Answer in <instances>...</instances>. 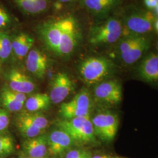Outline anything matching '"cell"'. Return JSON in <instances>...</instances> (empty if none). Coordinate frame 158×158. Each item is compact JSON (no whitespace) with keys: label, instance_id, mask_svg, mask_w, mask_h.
I'll use <instances>...</instances> for the list:
<instances>
[{"label":"cell","instance_id":"1","mask_svg":"<svg viewBox=\"0 0 158 158\" xmlns=\"http://www.w3.org/2000/svg\"><path fill=\"white\" fill-rule=\"evenodd\" d=\"M40 37L47 49L62 58L72 56L83 39L79 20L72 15H66L41 24Z\"/></svg>","mask_w":158,"mask_h":158},{"label":"cell","instance_id":"2","mask_svg":"<svg viewBox=\"0 0 158 158\" xmlns=\"http://www.w3.org/2000/svg\"><path fill=\"white\" fill-rule=\"evenodd\" d=\"M77 69L81 80L85 85L90 86L110 77L114 72L115 65L106 57H87L80 62Z\"/></svg>","mask_w":158,"mask_h":158},{"label":"cell","instance_id":"3","mask_svg":"<svg viewBox=\"0 0 158 158\" xmlns=\"http://www.w3.org/2000/svg\"><path fill=\"white\" fill-rule=\"evenodd\" d=\"M57 127L66 132L76 145H96L97 143L90 117H81L57 121Z\"/></svg>","mask_w":158,"mask_h":158},{"label":"cell","instance_id":"4","mask_svg":"<svg viewBox=\"0 0 158 158\" xmlns=\"http://www.w3.org/2000/svg\"><path fill=\"white\" fill-rule=\"evenodd\" d=\"M151 46V40L146 35H128L117 42L116 52L125 65L138 62Z\"/></svg>","mask_w":158,"mask_h":158},{"label":"cell","instance_id":"5","mask_svg":"<svg viewBox=\"0 0 158 158\" xmlns=\"http://www.w3.org/2000/svg\"><path fill=\"white\" fill-rule=\"evenodd\" d=\"M123 36L122 21L116 18H109L91 27L88 40L91 45H106L117 43Z\"/></svg>","mask_w":158,"mask_h":158},{"label":"cell","instance_id":"6","mask_svg":"<svg viewBox=\"0 0 158 158\" xmlns=\"http://www.w3.org/2000/svg\"><path fill=\"white\" fill-rule=\"evenodd\" d=\"M155 17L149 10L135 9L128 12L121 20L124 27V36L146 35L152 31Z\"/></svg>","mask_w":158,"mask_h":158},{"label":"cell","instance_id":"7","mask_svg":"<svg viewBox=\"0 0 158 158\" xmlns=\"http://www.w3.org/2000/svg\"><path fill=\"white\" fill-rule=\"evenodd\" d=\"M93 102L90 92L83 87L70 101L63 102L59 108V115L63 119L90 117Z\"/></svg>","mask_w":158,"mask_h":158},{"label":"cell","instance_id":"8","mask_svg":"<svg viewBox=\"0 0 158 158\" xmlns=\"http://www.w3.org/2000/svg\"><path fill=\"white\" fill-rule=\"evenodd\" d=\"M91 120L96 137L108 143L114 140L119 127V118L117 114L102 109Z\"/></svg>","mask_w":158,"mask_h":158},{"label":"cell","instance_id":"9","mask_svg":"<svg viewBox=\"0 0 158 158\" xmlns=\"http://www.w3.org/2000/svg\"><path fill=\"white\" fill-rule=\"evenodd\" d=\"M93 100L106 107L118 106L123 100L122 85L116 80H106L95 85Z\"/></svg>","mask_w":158,"mask_h":158},{"label":"cell","instance_id":"10","mask_svg":"<svg viewBox=\"0 0 158 158\" xmlns=\"http://www.w3.org/2000/svg\"><path fill=\"white\" fill-rule=\"evenodd\" d=\"M48 156L62 158L76 145L73 139L64 131L57 128L47 135Z\"/></svg>","mask_w":158,"mask_h":158},{"label":"cell","instance_id":"11","mask_svg":"<svg viewBox=\"0 0 158 158\" xmlns=\"http://www.w3.org/2000/svg\"><path fill=\"white\" fill-rule=\"evenodd\" d=\"M74 89V83L69 74L65 72L56 74L51 81L49 96L51 102L59 104L67 98Z\"/></svg>","mask_w":158,"mask_h":158},{"label":"cell","instance_id":"12","mask_svg":"<svg viewBox=\"0 0 158 158\" xmlns=\"http://www.w3.org/2000/svg\"><path fill=\"white\" fill-rule=\"evenodd\" d=\"M26 59V68L35 77L43 79L49 67V60L43 52L34 48L29 52Z\"/></svg>","mask_w":158,"mask_h":158},{"label":"cell","instance_id":"13","mask_svg":"<svg viewBox=\"0 0 158 158\" xmlns=\"http://www.w3.org/2000/svg\"><path fill=\"white\" fill-rule=\"evenodd\" d=\"M6 80L8 87L11 90L27 94L35 90L36 85L32 79L16 69L10 70L6 75Z\"/></svg>","mask_w":158,"mask_h":158},{"label":"cell","instance_id":"14","mask_svg":"<svg viewBox=\"0 0 158 158\" xmlns=\"http://www.w3.org/2000/svg\"><path fill=\"white\" fill-rule=\"evenodd\" d=\"M23 155L34 158H46L48 156L47 135L25 139L22 144Z\"/></svg>","mask_w":158,"mask_h":158},{"label":"cell","instance_id":"15","mask_svg":"<svg viewBox=\"0 0 158 158\" xmlns=\"http://www.w3.org/2000/svg\"><path fill=\"white\" fill-rule=\"evenodd\" d=\"M140 78L148 83H154L158 80V55L150 53L140 63L138 69Z\"/></svg>","mask_w":158,"mask_h":158},{"label":"cell","instance_id":"16","mask_svg":"<svg viewBox=\"0 0 158 158\" xmlns=\"http://www.w3.org/2000/svg\"><path fill=\"white\" fill-rule=\"evenodd\" d=\"M35 40L31 35L26 33H20L11 40L12 52L19 60H23L32 49Z\"/></svg>","mask_w":158,"mask_h":158},{"label":"cell","instance_id":"17","mask_svg":"<svg viewBox=\"0 0 158 158\" xmlns=\"http://www.w3.org/2000/svg\"><path fill=\"white\" fill-rule=\"evenodd\" d=\"M15 124L20 134L25 139L34 138L44 134L42 130L34 125L27 116L25 113H21L17 115Z\"/></svg>","mask_w":158,"mask_h":158},{"label":"cell","instance_id":"18","mask_svg":"<svg viewBox=\"0 0 158 158\" xmlns=\"http://www.w3.org/2000/svg\"><path fill=\"white\" fill-rule=\"evenodd\" d=\"M51 99L46 93H36L29 96L25 102L27 112L37 113L48 110L51 104Z\"/></svg>","mask_w":158,"mask_h":158},{"label":"cell","instance_id":"19","mask_svg":"<svg viewBox=\"0 0 158 158\" xmlns=\"http://www.w3.org/2000/svg\"><path fill=\"white\" fill-rule=\"evenodd\" d=\"M18 7L28 15H38L45 11L49 0H14Z\"/></svg>","mask_w":158,"mask_h":158},{"label":"cell","instance_id":"20","mask_svg":"<svg viewBox=\"0 0 158 158\" xmlns=\"http://www.w3.org/2000/svg\"><path fill=\"white\" fill-rule=\"evenodd\" d=\"M0 102L6 111L19 112L23 110L24 104L19 102L12 95L8 87H4L1 91Z\"/></svg>","mask_w":158,"mask_h":158},{"label":"cell","instance_id":"21","mask_svg":"<svg viewBox=\"0 0 158 158\" xmlns=\"http://www.w3.org/2000/svg\"><path fill=\"white\" fill-rule=\"evenodd\" d=\"M81 2L87 10L97 17L106 16L113 8L102 0H81Z\"/></svg>","mask_w":158,"mask_h":158},{"label":"cell","instance_id":"22","mask_svg":"<svg viewBox=\"0 0 158 158\" xmlns=\"http://www.w3.org/2000/svg\"><path fill=\"white\" fill-rule=\"evenodd\" d=\"M15 151V142L11 136L5 132L0 134V158L8 157Z\"/></svg>","mask_w":158,"mask_h":158},{"label":"cell","instance_id":"23","mask_svg":"<svg viewBox=\"0 0 158 158\" xmlns=\"http://www.w3.org/2000/svg\"><path fill=\"white\" fill-rule=\"evenodd\" d=\"M11 53V40L7 34L0 32V59L6 60Z\"/></svg>","mask_w":158,"mask_h":158},{"label":"cell","instance_id":"24","mask_svg":"<svg viewBox=\"0 0 158 158\" xmlns=\"http://www.w3.org/2000/svg\"><path fill=\"white\" fill-rule=\"evenodd\" d=\"M27 116L30 119V120L34 123V125L37 127L43 132L49 126L50 122L45 116L40 112L37 113H29L25 112Z\"/></svg>","mask_w":158,"mask_h":158},{"label":"cell","instance_id":"25","mask_svg":"<svg viewBox=\"0 0 158 158\" xmlns=\"http://www.w3.org/2000/svg\"><path fill=\"white\" fill-rule=\"evenodd\" d=\"M90 152L81 148H72L64 155V158H91Z\"/></svg>","mask_w":158,"mask_h":158},{"label":"cell","instance_id":"26","mask_svg":"<svg viewBox=\"0 0 158 158\" xmlns=\"http://www.w3.org/2000/svg\"><path fill=\"white\" fill-rule=\"evenodd\" d=\"M10 123V118L7 111L0 108V134L4 133Z\"/></svg>","mask_w":158,"mask_h":158},{"label":"cell","instance_id":"27","mask_svg":"<svg viewBox=\"0 0 158 158\" xmlns=\"http://www.w3.org/2000/svg\"><path fill=\"white\" fill-rule=\"evenodd\" d=\"M10 23V18L8 13L0 8V29L6 27Z\"/></svg>","mask_w":158,"mask_h":158},{"label":"cell","instance_id":"28","mask_svg":"<svg viewBox=\"0 0 158 158\" xmlns=\"http://www.w3.org/2000/svg\"><path fill=\"white\" fill-rule=\"evenodd\" d=\"M144 4L148 10H153L158 6V0H143Z\"/></svg>","mask_w":158,"mask_h":158},{"label":"cell","instance_id":"29","mask_svg":"<svg viewBox=\"0 0 158 158\" xmlns=\"http://www.w3.org/2000/svg\"><path fill=\"white\" fill-rule=\"evenodd\" d=\"M105 3L107 4L108 5L111 6L113 8L116 6H118L120 4L121 0H102Z\"/></svg>","mask_w":158,"mask_h":158},{"label":"cell","instance_id":"30","mask_svg":"<svg viewBox=\"0 0 158 158\" xmlns=\"http://www.w3.org/2000/svg\"><path fill=\"white\" fill-rule=\"evenodd\" d=\"M91 158H124L115 156H111V155H97L94 156H92Z\"/></svg>","mask_w":158,"mask_h":158},{"label":"cell","instance_id":"31","mask_svg":"<svg viewBox=\"0 0 158 158\" xmlns=\"http://www.w3.org/2000/svg\"><path fill=\"white\" fill-rule=\"evenodd\" d=\"M153 30L155 31L156 33H158V17H155L153 24Z\"/></svg>","mask_w":158,"mask_h":158},{"label":"cell","instance_id":"32","mask_svg":"<svg viewBox=\"0 0 158 158\" xmlns=\"http://www.w3.org/2000/svg\"><path fill=\"white\" fill-rule=\"evenodd\" d=\"M59 2H62V3H68L69 2H71L73 0H58Z\"/></svg>","mask_w":158,"mask_h":158},{"label":"cell","instance_id":"33","mask_svg":"<svg viewBox=\"0 0 158 158\" xmlns=\"http://www.w3.org/2000/svg\"><path fill=\"white\" fill-rule=\"evenodd\" d=\"M19 158H31V157H29V156H25V155H22L21 157Z\"/></svg>","mask_w":158,"mask_h":158}]
</instances>
